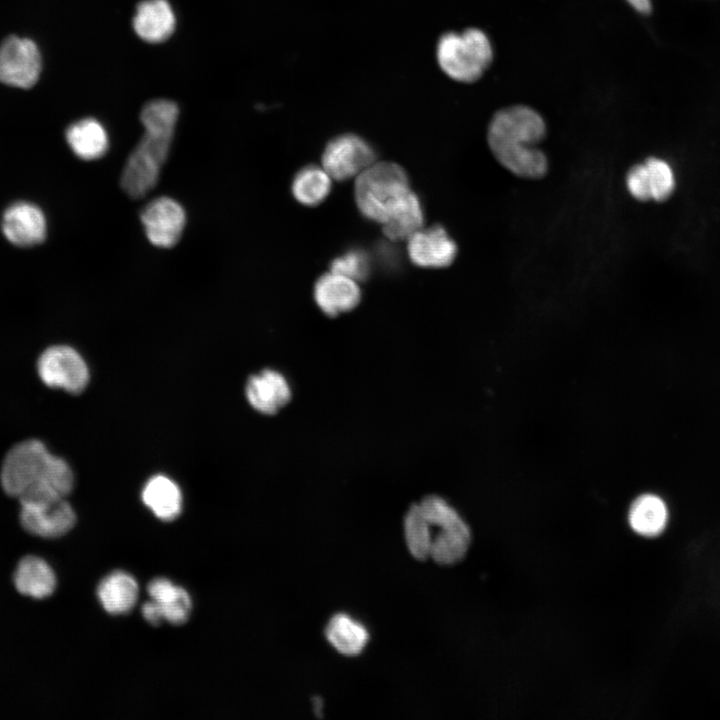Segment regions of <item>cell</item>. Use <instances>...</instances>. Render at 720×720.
Instances as JSON below:
<instances>
[{
  "label": "cell",
  "instance_id": "1",
  "mask_svg": "<svg viewBox=\"0 0 720 720\" xmlns=\"http://www.w3.org/2000/svg\"><path fill=\"white\" fill-rule=\"evenodd\" d=\"M0 484L20 504L38 503L68 496L74 487V474L68 462L50 453L44 442L27 439L5 454Z\"/></svg>",
  "mask_w": 720,
  "mask_h": 720
},
{
  "label": "cell",
  "instance_id": "3",
  "mask_svg": "<svg viewBox=\"0 0 720 720\" xmlns=\"http://www.w3.org/2000/svg\"><path fill=\"white\" fill-rule=\"evenodd\" d=\"M179 109L168 99L146 103L140 113L144 134L129 155L121 187L132 198L145 196L157 184L172 143Z\"/></svg>",
  "mask_w": 720,
  "mask_h": 720
},
{
  "label": "cell",
  "instance_id": "11",
  "mask_svg": "<svg viewBox=\"0 0 720 720\" xmlns=\"http://www.w3.org/2000/svg\"><path fill=\"white\" fill-rule=\"evenodd\" d=\"M140 219L146 236L153 245L170 248L182 235L186 214L176 200L158 197L143 208Z\"/></svg>",
  "mask_w": 720,
  "mask_h": 720
},
{
  "label": "cell",
  "instance_id": "18",
  "mask_svg": "<svg viewBox=\"0 0 720 720\" xmlns=\"http://www.w3.org/2000/svg\"><path fill=\"white\" fill-rule=\"evenodd\" d=\"M14 584L23 595L43 599L56 587V576L49 564L37 556H26L18 563Z\"/></svg>",
  "mask_w": 720,
  "mask_h": 720
},
{
  "label": "cell",
  "instance_id": "30",
  "mask_svg": "<svg viewBox=\"0 0 720 720\" xmlns=\"http://www.w3.org/2000/svg\"><path fill=\"white\" fill-rule=\"evenodd\" d=\"M142 615L151 625H159L164 621L158 605L151 599L143 605Z\"/></svg>",
  "mask_w": 720,
  "mask_h": 720
},
{
  "label": "cell",
  "instance_id": "15",
  "mask_svg": "<svg viewBox=\"0 0 720 720\" xmlns=\"http://www.w3.org/2000/svg\"><path fill=\"white\" fill-rule=\"evenodd\" d=\"M314 299L324 314L336 317L359 304L361 290L355 280L330 272L322 275L315 283Z\"/></svg>",
  "mask_w": 720,
  "mask_h": 720
},
{
  "label": "cell",
  "instance_id": "17",
  "mask_svg": "<svg viewBox=\"0 0 720 720\" xmlns=\"http://www.w3.org/2000/svg\"><path fill=\"white\" fill-rule=\"evenodd\" d=\"M142 501L160 520L171 521L182 511L183 498L179 486L164 475L151 477L142 489Z\"/></svg>",
  "mask_w": 720,
  "mask_h": 720
},
{
  "label": "cell",
  "instance_id": "19",
  "mask_svg": "<svg viewBox=\"0 0 720 720\" xmlns=\"http://www.w3.org/2000/svg\"><path fill=\"white\" fill-rule=\"evenodd\" d=\"M139 588L136 580L126 572L107 575L97 588L99 602L112 615L129 612L136 604Z\"/></svg>",
  "mask_w": 720,
  "mask_h": 720
},
{
  "label": "cell",
  "instance_id": "27",
  "mask_svg": "<svg viewBox=\"0 0 720 720\" xmlns=\"http://www.w3.org/2000/svg\"><path fill=\"white\" fill-rule=\"evenodd\" d=\"M644 166L650 199L655 201L668 199L675 188V176L669 163L657 157H650L645 160Z\"/></svg>",
  "mask_w": 720,
  "mask_h": 720
},
{
  "label": "cell",
  "instance_id": "29",
  "mask_svg": "<svg viewBox=\"0 0 720 720\" xmlns=\"http://www.w3.org/2000/svg\"><path fill=\"white\" fill-rule=\"evenodd\" d=\"M626 187L633 198L649 201L650 194L646 180L644 163L633 165L626 174Z\"/></svg>",
  "mask_w": 720,
  "mask_h": 720
},
{
  "label": "cell",
  "instance_id": "8",
  "mask_svg": "<svg viewBox=\"0 0 720 720\" xmlns=\"http://www.w3.org/2000/svg\"><path fill=\"white\" fill-rule=\"evenodd\" d=\"M41 72V55L34 41L10 36L0 45V82L30 88Z\"/></svg>",
  "mask_w": 720,
  "mask_h": 720
},
{
  "label": "cell",
  "instance_id": "24",
  "mask_svg": "<svg viewBox=\"0 0 720 720\" xmlns=\"http://www.w3.org/2000/svg\"><path fill=\"white\" fill-rule=\"evenodd\" d=\"M331 179L323 167L315 165L304 167L293 179L292 193L300 203L315 206L328 196Z\"/></svg>",
  "mask_w": 720,
  "mask_h": 720
},
{
  "label": "cell",
  "instance_id": "7",
  "mask_svg": "<svg viewBox=\"0 0 720 720\" xmlns=\"http://www.w3.org/2000/svg\"><path fill=\"white\" fill-rule=\"evenodd\" d=\"M36 369L48 387L80 394L89 383V368L81 354L69 345L47 347L38 357Z\"/></svg>",
  "mask_w": 720,
  "mask_h": 720
},
{
  "label": "cell",
  "instance_id": "5",
  "mask_svg": "<svg viewBox=\"0 0 720 720\" xmlns=\"http://www.w3.org/2000/svg\"><path fill=\"white\" fill-rule=\"evenodd\" d=\"M436 57L441 70L451 79L470 83L478 80L490 66L493 47L486 33L468 28L444 33L438 40Z\"/></svg>",
  "mask_w": 720,
  "mask_h": 720
},
{
  "label": "cell",
  "instance_id": "22",
  "mask_svg": "<svg viewBox=\"0 0 720 720\" xmlns=\"http://www.w3.org/2000/svg\"><path fill=\"white\" fill-rule=\"evenodd\" d=\"M668 510L664 501L653 494L637 497L630 506L628 522L632 530L644 537H656L666 527Z\"/></svg>",
  "mask_w": 720,
  "mask_h": 720
},
{
  "label": "cell",
  "instance_id": "23",
  "mask_svg": "<svg viewBox=\"0 0 720 720\" xmlns=\"http://www.w3.org/2000/svg\"><path fill=\"white\" fill-rule=\"evenodd\" d=\"M328 642L341 654L358 655L369 640V633L364 625L346 614H336L325 628Z\"/></svg>",
  "mask_w": 720,
  "mask_h": 720
},
{
  "label": "cell",
  "instance_id": "12",
  "mask_svg": "<svg viewBox=\"0 0 720 720\" xmlns=\"http://www.w3.org/2000/svg\"><path fill=\"white\" fill-rule=\"evenodd\" d=\"M1 229L6 239L19 247H30L44 241L47 232L42 210L27 201L11 204L3 213Z\"/></svg>",
  "mask_w": 720,
  "mask_h": 720
},
{
  "label": "cell",
  "instance_id": "9",
  "mask_svg": "<svg viewBox=\"0 0 720 720\" xmlns=\"http://www.w3.org/2000/svg\"><path fill=\"white\" fill-rule=\"evenodd\" d=\"M375 162V152L361 137L344 134L332 139L325 147L322 165L337 181L357 177Z\"/></svg>",
  "mask_w": 720,
  "mask_h": 720
},
{
  "label": "cell",
  "instance_id": "6",
  "mask_svg": "<svg viewBox=\"0 0 720 720\" xmlns=\"http://www.w3.org/2000/svg\"><path fill=\"white\" fill-rule=\"evenodd\" d=\"M419 506L430 526L438 528L432 536L430 557L441 565L462 560L471 543V532L463 518L437 495L424 497Z\"/></svg>",
  "mask_w": 720,
  "mask_h": 720
},
{
  "label": "cell",
  "instance_id": "31",
  "mask_svg": "<svg viewBox=\"0 0 720 720\" xmlns=\"http://www.w3.org/2000/svg\"><path fill=\"white\" fill-rule=\"evenodd\" d=\"M638 13L649 14L652 9L651 0H626Z\"/></svg>",
  "mask_w": 720,
  "mask_h": 720
},
{
  "label": "cell",
  "instance_id": "25",
  "mask_svg": "<svg viewBox=\"0 0 720 720\" xmlns=\"http://www.w3.org/2000/svg\"><path fill=\"white\" fill-rule=\"evenodd\" d=\"M423 222V210L417 195L413 192L408 200L382 223L383 232L392 241L407 240L422 228Z\"/></svg>",
  "mask_w": 720,
  "mask_h": 720
},
{
  "label": "cell",
  "instance_id": "2",
  "mask_svg": "<svg viewBox=\"0 0 720 720\" xmlns=\"http://www.w3.org/2000/svg\"><path fill=\"white\" fill-rule=\"evenodd\" d=\"M546 133L542 116L525 105L497 111L490 120L488 146L495 159L514 175L540 179L548 171V159L536 148Z\"/></svg>",
  "mask_w": 720,
  "mask_h": 720
},
{
  "label": "cell",
  "instance_id": "16",
  "mask_svg": "<svg viewBox=\"0 0 720 720\" xmlns=\"http://www.w3.org/2000/svg\"><path fill=\"white\" fill-rule=\"evenodd\" d=\"M176 17L167 0H144L133 17L135 33L144 41L159 43L174 32Z\"/></svg>",
  "mask_w": 720,
  "mask_h": 720
},
{
  "label": "cell",
  "instance_id": "21",
  "mask_svg": "<svg viewBox=\"0 0 720 720\" xmlns=\"http://www.w3.org/2000/svg\"><path fill=\"white\" fill-rule=\"evenodd\" d=\"M148 594L151 600L158 605L164 621L181 625L188 620L192 610V601L183 588L168 579L157 578L148 585Z\"/></svg>",
  "mask_w": 720,
  "mask_h": 720
},
{
  "label": "cell",
  "instance_id": "26",
  "mask_svg": "<svg viewBox=\"0 0 720 720\" xmlns=\"http://www.w3.org/2000/svg\"><path fill=\"white\" fill-rule=\"evenodd\" d=\"M404 533L407 547L414 558L426 560L430 557L432 530L418 503L412 504L405 515Z\"/></svg>",
  "mask_w": 720,
  "mask_h": 720
},
{
  "label": "cell",
  "instance_id": "10",
  "mask_svg": "<svg viewBox=\"0 0 720 720\" xmlns=\"http://www.w3.org/2000/svg\"><path fill=\"white\" fill-rule=\"evenodd\" d=\"M20 523L32 535L57 538L68 533L76 523V514L65 498L20 504Z\"/></svg>",
  "mask_w": 720,
  "mask_h": 720
},
{
  "label": "cell",
  "instance_id": "20",
  "mask_svg": "<svg viewBox=\"0 0 720 720\" xmlns=\"http://www.w3.org/2000/svg\"><path fill=\"white\" fill-rule=\"evenodd\" d=\"M66 140L74 154L83 160L102 157L109 146L106 129L94 118H84L71 124L66 130Z\"/></svg>",
  "mask_w": 720,
  "mask_h": 720
},
{
  "label": "cell",
  "instance_id": "13",
  "mask_svg": "<svg viewBox=\"0 0 720 720\" xmlns=\"http://www.w3.org/2000/svg\"><path fill=\"white\" fill-rule=\"evenodd\" d=\"M410 260L426 268L447 267L457 255V245L441 225L419 229L407 239Z\"/></svg>",
  "mask_w": 720,
  "mask_h": 720
},
{
  "label": "cell",
  "instance_id": "4",
  "mask_svg": "<svg viewBox=\"0 0 720 720\" xmlns=\"http://www.w3.org/2000/svg\"><path fill=\"white\" fill-rule=\"evenodd\" d=\"M355 199L368 219L384 223L410 197L406 172L392 162H374L355 180Z\"/></svg>",
  "mask_w": 720,
  "mask_h": 720
},
{
  "label": "cell",
  "instance_id": "14",
  "mask_svg": "<svg viewBox=\"0 0 720 720\" xmlns=\"http://www.w3.org/2000/svg\"><path fill=\"white\" fill-rule=\"evenodd\" d=\"M245 395L250 406L264 415H274L292 398L287 378L274 369H264L249 377Z\"/></svg>",
  "mask_w": 720,
  "mask_h": 720
},
{
  "label": "cell",
  "instance_id": "28",
  "mask_svg": "<svg viewBox=\"0 0 720 720\" xmlns=\"http://www.w3.org/2000/svg\"><path fill=\"white\" fill-rule=\"evenodd\" d=\"M330 268L331 272L341 274L356 282L363 281L370 272L369 256L363 250L353 249L336 257Z\"/></svg>",
  "mask_w": 720,
  "mask_h": 720
}]
</instances>
